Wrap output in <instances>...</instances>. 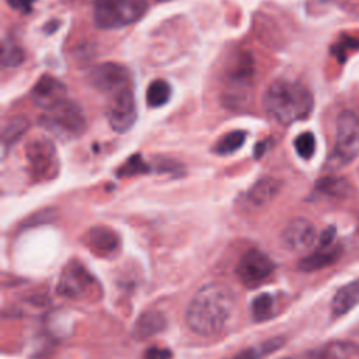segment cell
Listing matches in <instances>:
<instances>
[{"label": "cell", "instance_id": "obj_9", "mask_svg": "<svg viewBox=\"0 0 359 359\" xmlns=\"http://www.w3.org/2000/svg\"><path fill=\"white\" fill-rule=\"evenodd\" d=\"M275 269V264L265 252L251 248L245 251L236 265V275L248 287L262 283Z\"/></svg>", "mask_w": 359, "mask_h": 359}, {"label": "cell", "instance_id": "obj_24", "mask_svg": "<svg viewBox=\"0 0 359 359\" xmlns=\"http://www.w3.org/2000/svg\"><path fill=\"white\" fill-rule=\"evenodd\" d=\"M247 133L244 130H231L222 136L213 146V151L219 156H229L236 153L245 142Z\"/></svg>", "mask_w": 359, "mask_h": 359}, {"label": "cell", "instance_id": "obj_27", "mask_svg": "<svg viewBox=\"0 0 359 359\" xmlns=\"http://www.w3.org/2000/svg\"><path fill=\"white\" fill-rule=\"evenodd\" d=\"M24 62V52L20 46L10 41L3 42L1 48V63L4 67H13L18 66Z\"/></svg>", "mask_w": 359, "mask_h": 359}, {"label": "cell", "instance_id": "obj_22", "mask_svg": "<svg viewBox=\"0 0 359 359\" xmlns=\"http://www.w3.org/2000/svg\"><path fill=\"white\" fill-rule=\"evenodd\" d=\"M170 97H171V87L163 79L153 80L146 90V102L151 108L163 107L164 104L168 102Z\"/></svg>", "mask_w": 359, "mask_h": 359}, {"label": "cell", "instance_id": "obj_19", "mask_svg": "<svg viewBox=\"0 0 359 359\" xmlns=\"http://www.w3.org/2000/svg\"><path fill=\"white\" fill-rule=\"evenodd\" d=\"M28 128H29V121L27 116L17 115L10 118L1 130L3 151L6 153L8 149H11L21 139V136L28 130Z\"/></svg>", "mask_w": 359, "mask_h": 359}, {"label": "cell", "instance_id": "obj_21", "mask_svg": "<svg viewBox=\"0 0 359 359\" xmlns=\"http://www.w3.org/2000/svg\"><path fill=\"white\" fill-rule=\"evenodd\" d=\"M316 191L327 198H344L351 191V184L345 178L325 177L316 184Z\"/></svg>", "mask_w": 359, "mask_h": 359}, {"label": "cell", "instance_id": "obj_26", "mask_svg": "<svg viewBox=\"0 0 359 359\" xmlns=\"http://www.w3.org/2000/svg\"><path fill=\"white\" fill-rule=\"evenodd\" d=\"M150 167L149 164L142 158L140 154H135L129 157L125 164L118 170V177H132V175H139V174H146L149 172Z\"/></svg>", "mask_w": 359, "mask_h": 359}, {"label": "cell", "instance_id": "obj_32", "mask_svg": "<svg viewBox=\"0 0 359 359\" xmlns=\"http://www.w3.org/2000/svg\"><path fill=\"white\" fill-rule=\"evenodd\" d=\"M157 1H167V0H157Z\"/></svg>", "mask_w": 359, "mask_h": 359}, {"label": "cell", "instance_id": "obj_5", "mask_svg": "<svg viewBox=\"0 0 359 359\" xmlns=\"http://www.w3.org/2000/svg\"><path fill=\"white\" fill-rule=\"evenodd\" d=\"M359 154V119L351 111H344L337 118L335 144L330 158L328 170H338L346 165Z\"/></svg>", "mask_w": 359, "mask_h": 359}, {"label": "cell", "instance_id": "obj_1", "mask_svg": "<svg viewBox=\"0 0 359 359\" xmlns=\"http://www.w3.org/2000/svg\"><path fill=\"white\" fill-rule=\"evenodd\" d=\"M236 307L233 290L222 282H209L194 294L185 311L188 328L202 337L219 334Z\"/></svg>", "mask_w": 359, "mask_h": 359}, {"label": "cell", "instance_id": "obj_17", "mask_svg": "<svg viewBox=\"0 0 359 359\" xmlns=\"http://www.w3.org/2000/svg\"><path fill=\"white\" fill-rule=\"evenodd\" d=\"M88 248L94 250L100 255H109L118 248L119 240L116 234L107 227H94L87 234Z\"/></svg>", "mask_w": 359, "mask_h": 359}, {"label": "cell", "instance_id": "obj_15", "mask_svg": "<svg viewBox=\"0 0 359 359\" xmlns=\"http://www.w3.org/2000/svg\"><path fill=\"white\" fill-rule=\"evenodd\" d=\"M339 255H341V248L338 245L327 247V248L318 247V250H316L314 252L302 258L297 264V268L303 272L318 271V269L332 265L339 258Z\"/></svg>", "mask_w": 359, "mask_h": 359}, {"label": "cell", "instance_id": "obj_18", "mask_svg": "<svg viewBox=\"0 0 359 359\" xmlns=\"http://www.w3.org/2000/svg\"><path fill=\"white\" fill-rule=\"evenodd\" d=\"M165 328V317L158 311L143 313L133 327V335L137 339L150 338Z\"/></svg>", "mask_w": 359, "mask_h": 359}, {"label": "cell", "instance_id": "obj_29", "mask_svg": "<svg viewBox=\"0 0 359 359\" xmlns=\"http://www.w3.org/2000/svg\"><path fill=\"white\" fill-rule=\"evenodd\" d=\"M170 358H171V352L160 346H150L144 352V359H170Z\"/></svg>", "mask_w": 359, "mask_h": 359}, {"label": "cell", "instance_id": "obj_25", "mask_svg": "<svg viewBox=\"0 0 359 359\" xmlns=\"http://www.w3.org/2000/svg\"><path fill=\"white\" fill-rule=\"evenodd\" d=\"M251 314L255 321H266L275 314V299L269 293H261L251 303Z\"/></svg>", "mask_w": 359, "mask_h": 359}, {"label": "cell", "instance_id": "obj_30", "mask_svg": "<svg viewBox=\"0 0 359 359\" xmlns=\"http://www.w3.org/2000/svg\"><path fill=\"white\" fill-rule=\"evenodd\" d=\"M6 1L11 8L20 11V13H24V14L29 13L35 3V0H6Z\"/></svg>", "mask_w": 359, "mask_h": 359}, {"label": "cell", "instance_id": "obj_20", "mask_svg": "<svg viewBox=\"0 0 359 359\" xmlns=\"http://www.w3.org/2000/svg\"><path fill=\"white\" fill-rule=\"evenodd\" d=\"M316 359H359V346L349 342H331L317 353Z\"/></svg>", "mask_w": 359, "mask_h": 359}, {"label": "cell", "instance_id": "obj_4", "mask_svg": "<svg viewBox=\"0 0 359 359\" xmlns=\"http://www.w3.org/2000/svg\"><path fill=\"white\" fill-rule=\"evenodd\" d=\"M147 11L146 0H95L93 18L101 29H118L128 27Z\"/></svg>", "mask_w": 359, "mask_h": 359}, {"label": "cell", "instance_id": "obj_31", "mask_svg": "<svg viewBox=\"0 0 359 359\" xmlns=\"http://www.w3.org/2000/svg\"><path fill=\"white\" fill-rule=\"evenodd\" d=\"M334 238H335V229L334 227H328L325 229L321 236H320V240H318V247H332V243H334Z\"/></svg>", "mask_w": 359, "mask_h": 359}, {"label": "cell", "instance_id": "obj_7", "mask_svg": "<svg viewBox=\"0 0 359 359\" xmlns=\"http://www.w3.org/2000/svg\"><path fill=\"white\" fill-rule=\"evenodd\" d=\"M107 119L109 126L123 133L130 129L136 121V102L130 86H126L108 95Z\"/></svg>", "mask_w": 359, "mask_h": 359}, {"label": "cell", "instance_id": "obj_14", "mask_svg": "<svg viewBox=\"0 0 359 359\" xmlns=\"http://www.w3.org/2000/svg\"><path fill=\"white\" fill-rule=\"evenodd\" d=\"M359 304V278L341 286L331 300V311L335 317L346 314Z\"/></svg>", "mask_w": 359, "mask_h": 359}, {"label": "cell", "instance_id": "obj_11", "mask_svg": "<svg viewBox=\"0 0 359 359\" xmlns=\"http://www.w3.org/2000/svg\"><path fill=\"white\" fill-rule=\"evenodd\" d=\"M280 240L283 247L292 252H307L317 240V231L310 220L296 217L283 229Z\"/></svg>", "mask_w": 359, "mask_h": 359}, {"label": "cell", "instance_id": "obj_16", "mask_svg": "<svg viewBox=\"0 0 359 359\" xmlns=\"http://www.w3.org/2000/svg\"><path fill=\"white\" fill-rule=\"evenodd\" d=\"M280 182L273 177H264L258 180L247 194V199L255 208L268 205L279 192Z\"/></svg>", "mask_w": 359, "mask_h": 359}, {"label": "cell", "instance_id": "obj_3", "mask_svg": "<svg viewBox=\"0 0 359 359\" xmlns=\"http://www.w3.org/2000/svg\"><path fill=\"white\" fill-rule=\"evenodd\" d=\"M39 123L55 137L65 142L81 136L87 128L86 115L81 107L69 98L59 105L46 109L41 115Z\"/></svg>", "mask_w": 359, "mask_h": 359}, {"label": "cell", "instance_id": "obj_12", "mask_svg": "<svg viewBox=\"0 0 359 359\" xmlns=\"http://www.w3.org/2000/svg\"><path fill=\"white\" fill-rule=\"evenodd\" d=\"M31 98L36 107L46 111L67 100V88L53 76L43 74L35 83L31 91Z\"/></svg>", "mask_w": 359, "mask_h": 359}, {"label": "cell", "instance_id": "obj_23", "mask_svg": "<svg viewBox=\"0 0 359 359\" xmlns=\"http://www.w3.org/2000/svg\"><path fill=\"white\" fill-rule=\"evenodd\" d=\"M283 338L280 337H275L271 338L265 342H262L259 346H254V348H245L240 352H237L236 355L227 358V359H259L268 353H272L275 351H278L282 345H283Z\"/></svg>", "mask_w": 359, "mask_h": 359}, {"label": "cell", "instance_id": "obj_28", "mask_svg": "<svg viewBox=\"0 0 359 359\" xmlns=\"http://www.w3.org/2000/svg\"><path fill=\"white\" fill-rule=\"evenodd\" d=\"M293 144L296 153L304 160H309L316 151V137L311 132H303L296 136Z\"/></svg>", "mask_w": 359, "mask_h": 359}, {"label": "cell", "instance_id": "obj_10", "mask_svg": "<svg viewBox=\"0 0 359 359\" xmlns=\"http://www.w3.org/2000/svg\"><path fill=\"white\" fill-rule=\"evenodd\" d=\"M88 80L94 88L109 95L129 86V72L119 63L105 62L90 72Z\"/></svg>", "mask_w": 359, "mask_h": 359}, {"label": "cell", "instance_id": "obj_13", "mask_svg": "<svg viewBox=\"0 0 359 359\" xmlns=\"http://www.w3.org/2000/svg\"><path fill=\"white\" fill-rule=\"evenodd\" d=\"M91 285V276L86 271V268L80 264H69L59 279L57 283V293L69 297V299H77L81 297Z\"/></svg>", "mask_w": 359, "mask_h": 359}, {"label": "cell", "instance_id": "obj_6", "mask_svg": "<svg viewBox=\"0 0 359 359\" xmlns=\"http://www.w3.org/2000/svg\"><path fill=\"white\" fill-rule=\"evenodd\" d=\"M252 95V67L251 60H241L227 76L222 93L223 104L236 111L245 108Z\"/></svg>", "mask_w": 359, "mask_h": 359}, {"label": "cell", "instance_id": "obj_8", "mask_svg": "<svg viewBox=\"0 0 359 359\" xmlns=\"http://www.w3.org/2000/svg\"><path fill=\"white\" fill-rule=\"evenodd\" d=\"M29 172L38 180L53 178L57 172V156L55 144L43 137L32 139L25 147Z\"/></svg>", "mask_w": 359, "mask_h": 359}, {"label": "cell", "instance_id": "obj_2", "mask_svg": "<svg viewBox=\"0 0 359 359\" xmlns=\"http://www.w3.org/2000/svg\"><path fill=\"white\" fill-rule=\"evenodd\" d=\"M314 100L309 88L290 80H275L262 94V107L279 125H292L306 119L313 111Z\"/></svg>", "mask_w": 359, "mask_h": 359}]
</instances>
